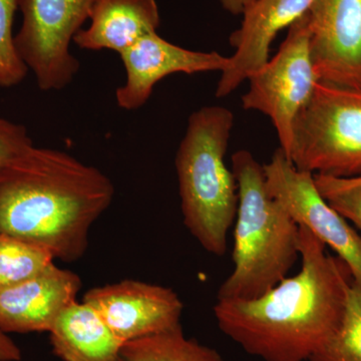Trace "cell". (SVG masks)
Returning a JSON list of instances; mask_svg holds the SVG:
<instances>
[{"label":"cell","instance_id":"5b68a950","mask_svg":"<svg viewBox=\"0 0 361 361\" xmlns=\"http://www.w3.org/2000/svg\"><path fill=\"white\" fill-rule=\"evenodd\" d=\"M289 160L312 174L361 176V90L318 82L294 123Z\"/></svg>","mask_w":361,"mask_h":361},{"label":"cell","instance_id":"4fadbf2b","mask_svg":"<svg viewBox=\"0 0 361 361\" xmlns=\"http://www.w3.org/2000/svg\"><path fill=\"white\" fill-rule=\"evenodd\" d=\"M80 277L54 263L20 284L0 290V331L49 332L59 314L77 301Z\"/></svg>","mask_w":361,"mask_h":361},{"label":"cell","instance_id":"7a4b0ae2","mask_svg":"<svg viewBox=\"0 0 361 361\" xmlns=\"http://www.w3.org/2000/svg\"><path fill=\"white\" fill-rule=\"evenodd\" d=\"M108 176L65 151L32 146L0 168V232L75 262L113 203Z\"/></svg>","mask_w":361,"mask_h":361},{"label":"cell","instance_id":"ffe728a7","mask_svg":"<svg viewBox=\"0 0 361 361\" xmlns=\"http://www.w3.org/2000/svg\"><path fill=\"white\" fill-rule=\"evenodd\" d=\"M32 146L35 145L25 126L0 116V168L23 155Z\"/></svg>","mask_w":361,"mask_h":361},{"label":"cell","instance_id":"277c9868","mask_svg":"<svg viewBox=\"0 0 361 361\" xmlns=\"http://www.w3.org/2000/svg\"><path fill=\"white\" fill-rule=\"evenodd\" d=\"M234 114L220 106L193 111L176 154L183 220L207 252L222 257L238 210V184L225 157Z\"/></svg>","mask_w":361,"mask_h":361},{"label":"cell","instance_id":"e0dca14e","mask_svg":"<svg viewBox=\"0 0 361 361\" xmlns=\"http://www.w3.org/2000/svg\"><path fill=\"white\" fill-rule=\"evenodd\" d=\"M54 261L47 249L0 232V290L39 274Z\"/></svg>","mask_w":361,"mask_h":361},{"label":"cell","instance_id":"9a60e30c","mask_svg":"<svg viewBox=\"0 0 361 361\" xmlns=\"http://www.w3.org/2000/svg\"><path fill=\"white\" fill-rule=\"evenodd\" d=\"M54 355L63 361H116L123 343L90 304L71 303L49 330Z\"/></svg>","mask_w":361,"mask_h":361},{"label":"cell","instance_id":"ac0fdd59","mask_svg":"<svg viewBox=\"0 0 361 361\" xmlns=\"http://www.w3.org/2000/svg\"><path fill=\"white\" fill-rule=\"evenodd\" d=\"M308 361H361V289L351 285L338 326Z\"/></svg>","mask_w":361,"mask_h":361},{"label":"cell","instance_id":"8992f818","mask_svg":"<svg viewBox=\"0 0 361 361\" xmlns=\"http://www.w3.org/2000/svg\"><path fill=\"white\" fill-rule=\"evenodd\" d=\"M247 82L249 89L242 97V106L270 118L280 149L289 159L294 123L318 84L311 58L308 13L288 28L277 54Z\"/></svg>","mask_w":361,"mask_h":361},{"label":"cell","instance_id":"8fae6325","mask_svg":"<svg viewBox=\"0 0 361 361\" xmlns=\"http://www.w3.org/2000/svg\"><path fill=\"white\" fill-rule=\"evenodd\" d=\"M126 82L116 90L118 106L135 111L147 104L156 85L174 73L195 75L214 73L227 68L229 56L217 51H197L168 42L152 32L120 54Z\"/></svg>","mask_w":361,"mask_h":361},{"label":"cell","instance_id":"44dd1931","mask_svg":"<svg viewBox=\"0 0 361 361\" xmlns=\"http://www.w3.org/2000/svg\"><path fill=\"white\" fill-rule=\"evenodd\" d=\"M361 235V188L343 190L324 197Z\"/></svg>","mask_w":361,"mask_h":361},{"label":"cell","instance_id":"7c38bea8","mask_svg":"<svg viewBox=\"0 0 361 361\" xmlns=\"http://www.w3.org/2000/svg\"><path fill=\"white\" fill-rule=\"evenodd\" d=\"M314 0H253L244 9L241 25L230 37L235 51L221 73L216 97L222 99L238 89L270 59L278 33L288 30L310 13Z\"/></svg>","mask_w":361,"mask_h":361},{"label":"cell","instance_id":"d6986e66","mask_svg":"<svg viewBox=\"0 0 361 361\" xmlns=\"http://www.w3.org/2000/svg\"><path fill=\"white\" fill-rule=\"evenodd\" d=\"M18 9V0H0V87L20 85L28 73L14 44L13 25Z\"/></svg>","mask_w":361,"mask_h":361},{"label":"cell","instance_id":"9c48e42d","mask_svg":"<svg viewBox=\"0 0 361 361\" xmlns=\"http://www.w3.org/2000/svg\"><path fill=\"white\" fill-rule=\"evenodd\" d=\"M82 301L99 312L123 343L177 329L184 310L173 289L130 279L94 287Z\"/></svg>","mask_w":361,"mask_h":361},{"label":"cell","instance_id":"603a6c76","mask_svg":"<svg viewBox=\"0 0 361 361\" xmlns=\"http://www.w3.org/2000/svg\"><path fill=\"white\" fill-rule=\"evenodd\" d=\"M21 351L7 334L0 331V361H20Z\"/></svg>","mask_w":361,"mask_h":361},{"label":"cell","instance_id":"30bf717a","mask_svg":"<svg viewBox=\"0 0 361 361\" xmlns=\"http://www.w3.org/2000/svg\"><path fill=\"white\" fill-rule=\"evenodd\" d=\"M308 23L318 82L361 90V0H314Z\"/></svg>","mask_w":361,"mask_h":361},{"label":"cell","instance_id":"d4e9b609","mask_svg":"<svg viewBox=\"0 0 361 361\" xmlns=\"http://www.w3.org/2000/svg\"><path fill=\"white\" fill-rule=\"evenodd\" d=\"M116 361H123V360H122V357H120V358H118V360H116Z\"/></svg>","mask_w":361,"mask_h":361},{"label":"cell","instance_id":"3957f363","mask_svg":"<svg viewBox=\"0 0 361 361\" xmlns=\"http://www.w3.org/2000/svg\"><path fill=\"white\" fill-rule=\"evenodd\" d=\"M238 184L231 274L217 299L257 298L276 286L300 257V228L268 192L263 166L250 152L232 156Z\"/></svg>","mask_w":361,"mask_h":361},{"label":"cell","instance_id":"52a82bcc","mask_svg":"<svg viewBox=\"0 0 361 361\" xmlns=\"http://www.w3.org/2000/svg\"><path fill=\"white\" fill-rule=\"evenodd\" d=\"M23 13L14 44L44 92L66 89L80 71L71 42L90 20L94 0H18Z\"/></svg>","mask_w":361,"mask_h":361},{"label":"cell","instance_id":"2e32d148","mask_svg":"<svg viewBox=\"0 0 361 361\" xmlns=\"http://www.w3.org/2000/svg\"><path fill=\"white\" fill-rule=\"evenodd\" d=\"M123 361H225L216 349L188 338L182 326L123 343Z\"/></svg>","mask_w":361,"mask_h":361},{"label":"cell","instance_id":"ba28073f","mask_svg":"<svg viewBox=\"0 0 361 361\" xmlns=\"http://www.w3.org/2000/svg\"><path fill=\"white\" fill-rule=\"evenodd\" d=\"M268 192L300 227L332 249L361 289V235L316 186L314 174L299 170L281 149L263 165Z\"/></svg>","mask_w":361,"mask_h":361},{"label":"cell","instance_id":"5bb4252c","mask_svg":"<svg viewBox=\"0 0 361 361\" xmlns=\"http://www.w3.org/2000/svg\"><path fill=\"white\" fill-rule=\"evenodd\" d=\"M90 26L73 39L80 49L122 54L161 25L156 0H94Z\"/></svg>","mask_w":361,"mask_h":361},{"label":"cell","instance_id":"7402d4cb","mask_svg":"<svg viewBox=\"0 0 361 361\" xmlns=\"http://www.w3.org/2000/svg\"><path fill=\"white\" fill-rule=\"evenodd\" d=\"M316 186L323 197L343 190L361 188V176L353 178H336L331 176L314 174Z\"/></svg>","mask_w":361,"mask_h":361},{"label":"cell","instance_id":"6da1fadb","mask_svg":"<svg viewBox=\"0 0 361 361\" xmlns=\"http://www.w3.org/2000/svg\"><path fill=\"white\" fill-rule=\"evenodd\" d=\"M300 271L257 298L217 299L221 331L264 361H308L341 322L353 276L312 233L300 227Z\"/></svg>","mask_w":361,"mask_h":361},{"label":"cell","instance_id":"cb8c5ba5","mask_svg":"<svg viewBox=\"0 0 361 361\" xmlns=\"http://www.w3.org/2000/svg\"><path fill=\"white\" fill-rule=\"evenodd\" d=\"M224 11L232 16H241L253 0H216Z\"/></svg>","mask_w":361,"mask_h":361}]
</instances>
